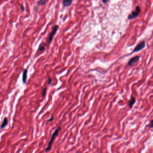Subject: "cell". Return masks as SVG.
<instances>
[{
    "instance_id": "15",
    "label": "cell",
    "mask_w": 153,
    "mask_h": 153,
    "mask_svg": "<svg viewBox=\"0 0 153 153\" xmlns=\"http://www.w3.org/2000/svg\"><path fill=\"white\" fill-rule=\"evenodd\" d=\"M149 127H150V128H153V120H152V121H151L150 125Z\"/></svg>"
},
{
    "instance_id": "14",
    "label": "cell",
    "mask_w": 153,
    "mask_h": 153,
    "mask_svg": "<svg viewBox=\"0 0 153 153\" xmlns=\"http://www.w3.org/2000/svg\"><path fill=\"white\" fill-rule=\"evenodd\" d=\"M21 10H22V11H24V6H23V5H21Z\"/></svg>"
},
{
    "instance_id": "13",
    "label": "cell",
    "mask_w": 153,
    "mask_h": 153,
    "mask_svg": "<svg viewBox=\"0 0 153 153\" xmlns=\"http://www.w3.org/2000/svg\"><path fill=\"white\" fill-rule=\"evenodd\" d=\"M51 82H52V79H51V78L49 77V80H48V84H50L51 83Z\"/></svg>"
},
{
    "instance_id": "10",
    "label": "cell",
    "mask_w": 153,
    "mask_h": 153,
    "mask_svg": "<svg viewBox=\"0 0 153 153\" xmlns=\"http://www.w3.org/2000/svg\"><path fill=\"white\" fill-rule=\"evenodd\" d=\"M8 124V119L6 117H5L1 125V129H3L4 128H5L7 125Z\"/></svg>"
},
{
    "instance_id": "8",
    "label": "cell",
    "mask_w": 153,
    "mask_h": 153,
    "mask_svg": "<svg viewBox=\"0 0 153 153\" xmlns=\"http://www.w3.org/2000/svg\"><path fill=\"white\" fill-rule=\"evenodd\" d=\"M27 70L25 69L23 71V72L22 74V81L23 83H26L27 79Z\"/></svg>"
},
{
    "instance_id": "12",
    "label": "cell",
    "mask_w": 153,
    "mask_h": 153,
    "mask_svg": "<svg viewBox=\"0 0 153 153\" xmlns=\"http://www.w3.org/2000/svg\"><path fill=\"white\" fill-rule=\"evenodd\" d=\"M46 89H47V87H44L42 91H41V94H42V96H44L45 94H46Z\"/></svg>"
},
{
    "instance_id": "2",
    "label": "cell",
    "mask_w": 153,
    "mask_h": 153,
    "mask_svg": "<svg viewBox=\"0 0 153 153\" xmlns=\"http://www.w3.org/2000/svg\"><path fill=\"white\" fill-rule=\"evenodd\" d=\"M58 26L57 25H55L53 27L52 30L51 31V33H49V35L47 38V40L46 41L47 42L48 44H49L51 43L54 37L55 36V35L56 34V33H57L58 29Z\"/></svg>"
},
{
    "instance_id": "16",
    "label": "cell",
    "mask_w": 153,
    "mask_h": 153,
    "mask_svg": "<svg viewBox=\"0 0 153 153\" xmlns=\"http://www.w3.org/2000/svg\"><path fill=\"white\" fill-rule=\"evenodd\" d=\"M108 0H102V2L103 3H106L107 1H108Z\"/></svg>"
},
{
    "instance_id": "6",
    "label": "cell",
    "mask_w": 153,
    "mask_h": 153,
    "mask_svg": "<svg viewBox=\"0 0 153 153\" xmlns=\"http://www.w3.org/2000/svg\"><path fill=\"white\" fill-rule=\"evenodd\" d=\"M72 0H62V4L65 7H69L72 3Z\"/></svg>"
},
{
    "instance_id": "4",
    "label": "cell",
    "mask_w": 153,
    "mask_h": 153,
    "mask_svg": "<svg viewBox=\"0 0 153 153\" xmlns=\"http://www.w3.org/2000/svg\"><path fill=\"white\" fill-rule=\"evenodd\" d=\"M145 46H146L145 42L144 41H142L136 47L134 50V52H137L140 51L141 50H142L143 48H144V47H145Z\"/></svg>"
},
{
    "instance_id": "11",
    "label": "cell",
    "mask_w": 153,
    "mask_h": 153,
    "mask_svg": "<svg viewBox=\"0 0 153 153\" xmlns=\"http://www.w3.org/2000/svg\"><path fill=\"white\" fill-rule=\"evenodd\" d=\"M47 2V0H40L38 2L37 4L39 6H42L44 5Z\"/></svg>"
},
{
    "instance_id": "1",
    "label": "cell",
    "mask_w": 153,
    "mask_h": 153,
    "mask_svg": "<svg viewBox=\"0 0 153 153\" xmlns=\"http://www.w3.org/2000/svg\"><path fill=\"white\" fill-rule=\"evenodd\" d=\"M61 130V128L60 127H58V128L55 130L54 132L52 134V136H51V139L50 141L49 142V144L48 145L47 147L46 148V149H45V151L46 152H49V151L52 148V144L53 143V142H54L55 139L56 138V137H57L58 136L59 131H60V130Z\"/></svg>"
},
{
    "instance_id": "7",
    "label": "cell",
    "mask_w": 153,
    "mask_h": 153,
    "mask_svg": "<svg viewBox=\"0 0 153 153\" xmlns=\"http://www.w3.org/2000/svg\"><path fill=\"white\" fill-rule=\"evenodd\" d=\"M47 45L45 43H41V44H40L39 45V47L38 48V52H43L45 49V47H46Z\"/></svg>"
},
{
    "instance_id": "9",
    "label": "cell",
    "mask_w": 153,
    "mask_h": 153,
    "mask_svg": "<svg viewBox=\"0 0 153 153\" xmlns=\"http://www.w3.org/2000/svg\"><path fill=\"white\" fill-rule=\"evenodd\" d=\"M135 102H136V99H135V98L131 97L130 100L128 101V105H129V107L130 108H132V106L135 104Z\"/></svg>"
},
{
    "instance_id": "3",
    "label": "cell",
    "mask_w": 153,
    "mask_h": 153,
    "mask_svg": "<svg viewBox=\"0 0 153 153\" xmlns=\"http://www.w3.org/2000/svg\"><path fill=\"white\" fill-rule=\"evenodd\" d=\"M140 12H141V9L139 6H137L136 8L135 11L132 12L131 14L128 15V18L129 19H134V18H136L137 16H138Z\"/></svg>"
},
{
    "instance_id": "5",
    "label": "cell",
    "mask_w": 153,
    "mask_h": 153,
    "mask_svg": "<svg viewBox=\"0 0 153 153\" xmlns=\"http://www.w3.org/2000/svg\"><path fill=\"white\" fill-rule=\"evenodd\" d=\"M139 59V57L138 56H135L134 57H133L132 58L130 59L129 61L128 62V65L129 66H133L135 63L137 62Z\"/></svg>"
},
{
    "instance_id": "17",
    "label": "cell",
    "mask_w": 153,
    "mask_h": 153,
    "mask_svg": "<svg viewBox=\"0 0 153 153\" xmlns=\"http://www.w3.org/2000/svg\"><path fill=\"white\" fill-rule=\"evenodd\" d=\"M54 120V118H51V119H49V120H48V121H51L52 120Z\"/></svg>"
}]
</instances>
